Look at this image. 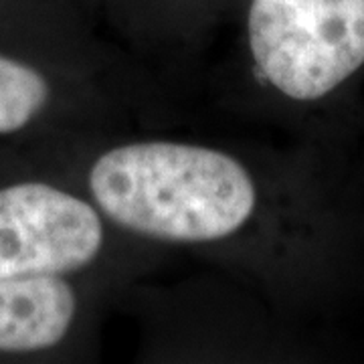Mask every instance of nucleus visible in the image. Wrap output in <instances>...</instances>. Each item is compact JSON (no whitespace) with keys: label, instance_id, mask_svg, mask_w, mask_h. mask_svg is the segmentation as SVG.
Wrapping results in <instances>:
<instances>
[{"label":"nucleus","instance_id":"nucleus-1","mask_svg":"<svg viewBox=\"0 0 364 364\" xmlns=\"http://www.w3.org/2000/svg\"><path fill=\"white\" fill-rule=\"evenodd\" d=\"M87 184L109 221L166 243L227 239L257 207L251 172L227 152L198 144L116 146L93 162Z\"/></svg>","mask_w":364,"mask_h":364},{"label":"nucleus","instance_id":"nucleus-3","mask_svg":"<svg viewBox=\"0 0 364 364\" xmlns=\"http://www.w3.org/2000/svg\"><path fill=\"white\" fill-rule=\"evenodd\" d=\"M104 245V221L87 200L47 182L0 186V277L65 275Z\"/></svg>","mask_w":364,"mask_h":364},{"label":"nucleus","instance_id":"nucleus-5","mask_svg":"<svg viewBox=\"0 0 364 364\" xmlns=\"http://www.w3.org/2000/svg\"><path fill=\"white\" fill-rule=\"evenodd\" d=\"M51 100L47 77L28 63L0 55V136L25 130Z\"/></svg>","mask_w":364,"mask_h":364},{"label":"nucleus","instance_id":"nucleus-4","mask_svg":"<svg viewBox=\"0 0 364 364\" xmlns=\"http://www.w3.org/2000/svg\"><path fill=\"white\" fill-rule=\"evenodd\" d=\"M77 296L63 275L0 277V352L49 350L65 338Z\"/></svg>","mask_w":364,"mask_h":364},{"label":"nucleus","instance_id":"nucleus-2","mask_svg":"<svg viewBox=\"0 0 364 364\" xmlns=\"http://www.w3.org/2000/svg\"><path fill=\"white\" fill-rule=\"evenodd\" d=\"M247 39L272 87L320 100L364 65V0H251Z\"/></svg>","mask_w":364,"mask_h":364}]
</instances>
